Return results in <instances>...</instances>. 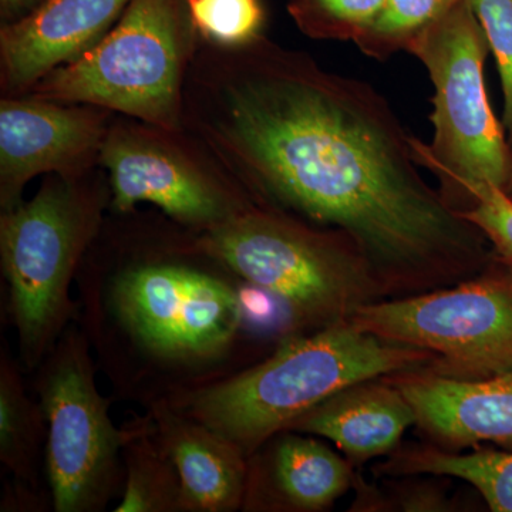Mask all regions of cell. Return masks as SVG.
<instances>
[{"label":"cell","instance_id":"obj_18","mask_svg":"<svg viewBox=\"0 0 512 512\" xmlns=\"http://www.w3.org/2000/svg\"><path fill=\"white\" fill-rule=\"evenodd\" d=\"M124 487L116 512H183V487L150 416L134 421L123 450Z\"/></svg>","mask_w":512,"mask_h":512},{"label":"cell","instance_id":"obj_16","mask_svg":"<svg viewBox=\"0 0 512 512\" xmlns=\"http://www.w3.org/2000/svg\"><path fill=\"white\" fill-rule=\"evenodd\" d=\"M417 423L407 397L386 377L352 384L299 417L288 431L333 441L357 461L383 456Z\"/></svg>","mask_w":512,"mask_h":512},{"label":"cell","instance_id":"obj_26","mask_svg":"<svg viewBox=\"0 0 512 512\" xmlns=\"http://www.w3.org/2000/svg\"><path fill=\"white\" fill-rule=\"evenodd\" d=\"M505 192H507V194L510 195V197L512 198V170L510 181H508L507 190H505Z\"/></svg>","mask_w":512,"mask_h":512},{"label":"cell","instance_id":"obj_2","mask_svg":"<svg viewBox=\"0 0 512 512\" xmlns=\"http://www.w3.org/2000/svg\"><path fill=\"white\" fill-rule=\"evenodd\" d=\"M228 274L205 251L148 255L83 285L84 333L119 392L151 404L220 373L245 322Z\"/></svg>","mask_w":512,"mask_h":512},{"label":"cell","instance_id":"obj_10","mask_svg":"<svg viewBox=\"0 0 512 512\" xmlns=\"http://www.w3.org/2000/svg\"><path fill=\"white\" fill-rule=\"evenodd\" d=\"M171 133L148 124L109 130L100 161L109 173L114 210L130 212L150 202L178 224L204 232L256 204L238 181L222 180L188 157Z\"/></svg>","mask_w":512,"mask_h":512},{"label":"cell","instance_id":"obj_4","mask_svg":"<svg viewBox=\"0 0 512 512\" xmlns=\"http://www.w3.org/2000/svg\"><path fill=\"white\" fill-rule=\"evenodd\" d=\"M198 244L301 326L348 322L382 282L346 235L258 202L201 232Z\"/></svg>","mask_w":512,"mask_h":512},{"label":"cell","instance_id":"obj_23","mask_svg":"<svg viewBox=\"0 0 512 512\" xmlns=\"http://www.w3.org/2000/svg\"><path fill=\"white\" fill-rule=\"evenodd\" d=\"M463 195H467L470 207L458 214L483 232L500 264L512 269V198L490 183L464 185Z\"/></svg>","mask_w":512,"mask_h":512},{"label":"cell","instance_id":"obj_11","mask_svg":"<svg viewBox=\"0 0 512 512\" xmlns=\"http://www.w3.org/2000/svg\"><path fill=\"white\" fill-rule=\"evenodd\" d=\"M106 109L87 104L20 97L0 103V204L22 202V192L40 174L80 177L100 157Z\"/></svg>","mask_w":512,"mask_h":512},{"label":"cell","instance_id":"obj_9","mask_svg":"<svg viewBox=\"0 0 512 512\" xmlns=\"http://www.w3.org/2000/svg\"><path fill=\"white\" fill-rule=\"evenodd\" d=\"M505 266V265H504ZM350 322L390 342L429 350L433 372L481 379L512 370V269L446 291L360 306Z\"/></svg>","mask_w":512,"mask_h":512},{"label":"cell","instance_id":"obj_22","mask_svg":"<svg viewBox=\"0 0 512 512\" xmlns=\"http://www.w3.org/2000/svg\"><path fill=\"white\" fill-rule=\"evenodd\" d=\"M195 32L217 46L248 45L261 37V0H185Z\"/></svg>","mask_w":512,"mask_h":512},{"label":"cell","instance_id":"obj_21","mask_svg":"<svg viewBox=\"0 0 512 512\" xmlns=\"http://www.w3.org/2000/svg\"><path fill=\"white\" fill-rule=\"evenodd\" d=\"M384 0H288V12L311 39L352 40L379 15Z\"/></svg>","mask_w":512,"mask_h":512},{"label":"cell","instance_id":"obj_19","mask_svg":"<svg viewBox=\"0 0 512 512\" xmlns=\"http://www.w3.org/2000/svg\"><path fill=\"white\" fill-rule=\"evenodd\" d=\"M392 473H426L460 478L476 487L494 512H512V451L451 454L416 448L394 460Z\"/></svg>","mask_w":512,"mask_h":512},{"label":"cell","instance_id":"obj_3","mask_svg":"<svg viewBox=\"0 0 512 512\" xmlns=\"http://www.w3.org/2000/svg\"><path fill=\"white\" fill-rule=\"evenodd\" d=\"M434 360L429 350L379 338L348 320L286 340L251 369L163 400L251 457L340 390L423 369Z\"/></svg>","mask_w":512,"mask_h":512},{"label":"cell","instance_id":"obj_17","mask_svg":"<svg viewBox=\"0 0 512 512\" xmlns=\"http://www.w3.org/2000/svg\"><path fill=\"white\" fill-rule=\"evenodd\" d=\"M47 421L40 403L33 402L18 363L2 349L0 359V461L15 477V493L36 500L39 460L46 447Z\"/></svg>","mask_w":512,"mask_h":512},{"label":"cell","instance_id":"obj_15","mask_svg":"<svg viewBox=\"0 0 512 512\" xmlns=\"http://www.w3.org/2000/svg\"><path fill=\"white\" fill-rule=\"evenodd\" d=\"M269 451L248 457L242 510L322 511L352 484V470L325 444L295 434H276Z\"/></svg>","mask_w":512,"mask_h":512},{"label":"cell","instance_id":"obj_7","mask_svg":"<svg viewBox=\"0 0 512 512\" xmlns=\"http://www.w3.org/2000/svg\"><path fill=\"white\" fill-rule=\"evenodd\" d=\"M488 50L470 0H458L406 49L424 64L434 86L433 141L412 137L414 157L440 178L448 194H463L471 183L505 191L510 181L512 148L485 89Z\"/></svg>","mask_w":512,"mask_h":512},{"label":"cell","instance_id":"obj_5","mask_svg":"<svg viewBox=\"0 0 512 512\" xmlns=\"http://www.w3.org/2000/svg\"><path fill=\"white\" fill-rule=\"evenodd\" d=\"M80 177L50 175L32 200L0 218L10 315L29 370L42 365L73 318L70 286L99 232L103 194Z\"/></svg>","mask_w":512,"mask_h":512},{"label":"cell","instance_id":"obj_20","mask_svg":"<svg viewBox=\"0 0 512 512\" xmlns=\"http://www.w3.org/2000/svg\"><path fill=\"white\" fill-rule=\"evenodd\" d=\"M458 0H384L383 8L355 40L360 52L373 59H389L406 52L414 37L440 18Z\"/></svg>","mask_w":512,"mask_h":512},{"label":"cell","instance_id":"obj_13","mask_svg":"<svg viewBox=\"0 0 512 512\" xmlns=\"http://www.w3.org/2000/svg\"><path fill=\"white\" fill-rule=\"evenodd\" d=\"M407 397L417 424L443 443H491L512 451V370L481 379L409 370L389 376Z\"/></svg>","mask_w":512,"mask_h":512},{"label":"cell","instance_id":"obj_14","mask_svg":"<svg viewBox=\"0 0 512 512\" xmlns=\"http://www.w3.org/2000/svg\"><path fill=\"white\" fill-rule=\"evenodd\" d=\"M158 439L174 461L183 487V512H232L242 508L248 476L244 451L167 400L148 412Z\"/></svg>","mask_w":512,"mask_h":512},{"label":"cell","instance_id":"obj_12","mask_svg":"<svg viewBox=\"0 0 512 512\" xmlns=\"http://www.w3.org/2000/svg\"><path fill=\"white\" fill-rule=\"evenodd\" d=\"M133 0H43L0 30L2 83L26 93L43 77L79 59L119 22Z\"/></svg>","mask_w":512,"mask_h":512},{"label":"cell","instance_id":"obj_6","mask_svg":"<svg viewBox=\"0 0 512 512\" xmlns=\"http://www.w3.org/2000/svg\"><path fill=\"white\" fill-rule=\"evenodd\" d=\"M194 33L185 0H133L103 39L43 77L30 94L119 111L148 126L177 131Z\"/></svg>","mask_w":512,"mask_h":512},{"label":"cell","instance_id":"obj_8","mask_svg":"<svg viewBox=\"0 0 512 512\" xmlns=\"http://www.w3.org/2000/svg\"><path fill=\"white\" fill-rule=\"evenodd\" d=\"M84 330L67 326L40 365L39 403L47 421L45 466L56 512H101L124 487V444L110 402L94 379Z\"/></svg>","mask_w":512,"mask_h":512},{"label":"cell","instance_id":"obj_24","mask_svg":"<svg viewBox=\"0 0 512 512\" xmlns=\"http://www.w3.org/2000/svg\"><path fill=\"white\" fill-rule=\"evenodd\" d=\"M500 72L504 130L512 148V0H470Z\"/></svg>","mask_w":512,"mask_h":512},{"label":"cell","instance_id":"obj_25","mask_svg":"<svg viewBox=\"0 0 512 512\" xmlns=\"http://www.w3.org/2000/svg\"><path fill=\"white\" fill-rule=\"evenodd\" d=\"M42 2L43 0H0L2 19H5L6 23L13 22L28 15L30 10L35 9Z\"/></svg>","mask_w":512,"mask_h":512},{"label":"cell","instance_id":"obj_1","mask_svg":"<svg viewBox=\"0 0 512 512\" xmlns=\"http://www.w3.org/2000/svg\"><path fill=\"white\" fill-rule=\"evenodd\" d=\"M232 49L201 126L256 202L346 235L380 281L483 264L487 238L421 177L382 94L262 36Z\"/></svg>","mask_w":512,"mask_h":512}]
</instances>
